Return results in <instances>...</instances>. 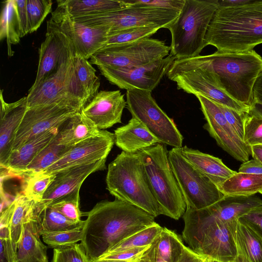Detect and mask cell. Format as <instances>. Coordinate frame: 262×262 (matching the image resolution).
I'll list each match as a JSON object with an SVG mask.
<instances>
[{"instance_id":"6da1fadb","label":"cell","mask_w":262,"mask_h":262,"mask_svg":"<svg viewBox=\"0 0 262 262\" xmlns=\"http://www.w3.org/2000/svg\"><path fill=\"white\" fill-rule=\"evenodd\" d=\"M82 239L90 262H95L123 239L155 223V217L117 199L102 201L84 213Z\"/></svg>"},{"instance_id":"7a4b0ae2","label":"cell","mask_w":262,"mask_h":262,"mask_svg":"<svg viewBox=\"0 0 262 262\" xmlns=\"http://www.w3.org/2000/svg\"><path fill=\"white\" fill-rule=\"evenodd\" d=\"M262 43V1L234 7H218L209 25L205 46L217 52L244 53Z\"/></svg>"},{"instance_id":"3957f363","label":"cell","mask_w":262,"mask_h":262,"mask_svg":"<svg viewBox=\"0 0 262 262\" xmlns=\"http://www.w3.org/2000/svg\"><path fill=\"white\" fill-rule=\"evenodd\" d=\"M182 217L184 227L182 238L190 249L215 262H234L238 222L224 223L210 216L204 209L188 207Z\"/></svg>"},{"instance_id":"277c9868","label":"cell","mask_w":262,"mask_h":262,"mask_svg":"<svg viewBox=\"0 0 262 262\" xmlns=\"http://www.w3.org/2000/svg\"><path fill=\"white\" fill-rule=\"evenodd\" d=\"M201 57L219 86L232 99L251 108L253 88L262 72V57L253 50L244 53L216 51Z\"/></svg>"},{"instance_id":"5b68a950","label":"cell","mask_w":262,"mask_h":262,"mask_svg":"<svg viewBox=\"0 0 262 262\" xmlns=\"http://www.w3.org/2000/svg\"><path fill=\"white\" fill-rule=\"evenodd\" d=\"M106 188L116 199L134 205L155 217L162 215L149 186L141 151H122L108 166Z\"/></svg>"},{"instance_id":"8992f818","label":"cell","mask_w":262,"mask_h":262,"mask_svg":"<svg viewBox=\"0 0 262 262\" xmlns=\"http://www.w3.org/2000/svg\"><path fill=\"white\" fill-rule=\"evenodd\" d=\"M218 5V0H185L178 17L166 28L171 36L170 54L176 59L200 55Z\"/></svg>"},{"instance_id":"52a82bcc","label":"cell","mask_w":262,"mask_h":262,"mask_svg":"<svg viewBox=\"0 0 262 262\" xmlns=\"http://www.w3.org/2000/svg\"><path fill=\"white\" fill-rule=\"evenodd\" d=\"M140 151L149 186L162 215L179 220L186 204L170 166L166 145L157 143Z\"/></svg>"},{"instance_id":"ba28073f","label":"cell","mask_w":262,"mask_h":262,"mask_svg":"<svg viewBox=\"0 0 262 262\" xmlns=\"http://www.w3.org/2000/svg\"><path fill=\"white\" fill-rule=\"evenodd\" d=\"M178 88L195 96L203 95L214 102L239 112L249 113L250 108L230 97L219 85L208 66L201 57L176 59L167 73Z\"/></svg>"},{"instance_id":"9c48e42d","label":"cell","mask_w":262,"mask_h":262,"mask_svg":"<svg viewBox=\"0 0 262 262\" xmlns=\"http://www.w3.org/2000/svg\"><path fill=\"white\" fill-rule=\"evenodd\" d=\"M74 56L63 62L57 71L41 83L29 89L27 96V107L64 103L81 112L86 103L77 77Z\"/></svg>"},{"instance_id":"30bf717a","label":"cell","mask_w":262,"mask_h":262,"mask_svg":"<svg viewBox=\"0 0 262 262\" xmlns=\"http://www.w3.org/2000/svg\"><path fill=\"white\" fill-rule=\"evenodd\" d=\"M168 157L186 207L204 209L224 197L213 182L183 157L181 148L173 147Z\"/></svg>"},{"instance_id":"8fae6325","label":"cell","mask_w":262,"mask_h":262,"mask_svg":"<svg viewBox=\"0 0 262 262\" xmlns=\"http://www.w3.org/2000/svg\"><path fill=\"white\" fill-rule=\"evenodd\" d=\"M170 47L158 39L146 38L134 42L104 46L90 58L97 66L130 69L167 56Z\"/></svg>"},{"instance_id":"7c38bea8","label":"cell","mask_w":262,"mask_h":262,"mask_svg":"<svg viewBox=\"0 0 262 262\" xmlns=\"http://www.w3.org/2000/svg\"><path fill=\"white\" fill-rule=\"evenodd\" d=\"M180 12L135 6H125L105 13L72 17L85 26H106L110 31L140 26H157L167 28L178 17Z\"/></svg>"},{"instance_id":"4fadbf2b","label":"cell","mask_w":262,"mask_h":262,"mask_svg":"<svg viewBox=\"0 0 262 262\" xmlns=\"http://www.w3.org/2000/svg\"><path fill=\"white\" fill-rule=\"evenodd\" d=\"M151 92L138 89L126 91L127 107L161 143L181 148L183 137L173 120L159 107Z\"/></svg>"},{"instance_id":"5bb4252c","label":"cell","mask_w":262,"mask_h":262,"mask_svg":"<svg viewBox=\"0 0 262 262\" xmlns=\"http://www.w3.org/2000/svg\"><path fill=\"white\" fill-rule=\"evenodd\" d=\"M176 59L170 54L164 58L130 69L97 67L110 83L120 89H138L151 92L167 73Z\"/></svg>"},{"instance_id":"9a60e30c","label":"cell","mask_w":262,"mask_h":262,"mask_svg":"<svg viewBox=\"0 0 262 262\" xmlns=\"http://www.w3.org/2000/svg\"><path fill=\"white\" fill-rule=\"evenodd\" d=\"M79 112L64 103L27 107L16 133L12 150L34 137L59 126Z\"/></svg>"},{"instance_id":"2e32d148","label":"cell","mask_w":262,"mask_h":262,"mask_svg":"<svg viewBox=\"0 0 262 262\" xmlns=\"http://www.w3.org/2000/svg\"><path fill=\"white\" fill-rule=\"evenodd\" d=\"M206 123L204 128L217 145L240 162L249 160L251 148L242 141L228 123L218 105L203 95H197Z\"/></svg>"},{"instance_id":"e0dca14e","label":"cell","mask_w":262,"mask_h":262,"mask_svg":"<svg viewBox=\"0 0 262 262\" xmlns=\"http://www.w3.org/2000/svg\"><path fill=\"white\" fill-rule=\"evenodd\" d=\"M50 19L68 37L75 54L88 60L104 46L111 30L106 26L91 27L79 23L59 5Z\"/></svg>"},{"instance_id":"ac0fdd59","label":"cell","mask_w":262,"mask_h":262,"mask_svg":"<svg viewBox=\"0 0 262 262\" xmlns=\"http://www.w3.org/2000/svg\"><path fill=\"white\" fill-rule=\"evenodd\" d=\"M75 54L68 37L50 19L46 38L39 49V62L33 89L55 72L60 65Z\"/></svg>"},{"instance_id":"d6986e66","label":"cell","mask_w":262,"mask_h":262,"mask_svg":"<svg viewBox=\"0 0 262 262\" xmlns=\"http://www.w3.org/2000/svg\"><path fill=\"white\" fill-rule=\"evenodd\" d=\"M115 142L114 133L101 130L97 135L72 146L60 159L43 171L56 173L77 165L106 160Z\"/></svg>"},{"instance_id":"ffe728a7","label":"cell","mask_w":262,"mask_h":262,"mask_svg":"<svg viewBox=\"0 0 262 262\" xmlns=\"http://www.w3.org/2000/svg\"><path fill=\"white\" fill-rule=\"evenodd\" d=\"M124 95L119 90L101 91L81 111L99 130L121 123L124 108L127 105Z\"/></svg>"},{"instance_id":"44dd1931","label":"cell","mask_w":262,"mask_h":262,"mask_svg":"<svg viewBox=\"0 0 262 262\" xmlns=\"http://www.w3.org/2000/svg\"><path fill=\"white\" fill-rule=\"evenodd\" d=\"M106 160L84 164L56 173V177L49 186L40 202L47 207L53 201L80 188L89 176L106 168Z\"/></svg>"},{"instance_id":"7402d4cb","label":"cell","mask_w":262,"mask_h":262,"mask_svg":"<svg viewBox=\"0 0 262 262\" xmlns=\"http://www.w3.org/2000/svg\"><path fill=\"white\" fill-rule=\"evenodd\" d=\"M1 91L0 166L4 167L12 151L17 130L27 108V96L6 102Z\"/></svg>"},{"instance_id":"603a6c76","label":"cell","mask_w":262,"mask_h":262,"mask_svg":"<svg viewBox=\"0 0 262 262\" xmlns=\"http://www.w3.org/2000/svg\"><path fill=\"white\" fill-rule=\"evenodd\" d=\"M42 212L35 205L32 213L24 223L17 244V262H48L47 247L40 238Z\"/></svg>"},{"instance_id":"cb8c5ba5","label":"cell","mask_w":262,"mask_h":262,"mask_svg":"<svg viewBox=\"0 0 262 262\" xmlns=\"http://www.w3.org/2000/svg\"><path fill=\"white\" fill-rule=\"evenodd\" d=\"M114 135L116 146L128 153H135L161 143L143 123L134 117L116 129Z\"/></svg>"},{"instance_id":"d4e9b609","label":"cell","mask_w":262,"mask_h":262,"mask_svg":"<svg viewBox=\"0 0 262 262\" xmlns=\"http://www.w3.org/2000/svg\"><path fill=\"white\" fill-rule=\"evenodd\" d=\"M60 126L34 137L12 150L5 166L1 168L25 173L30 164L57 134Z\"/></svg>"},{"instance_id":"484cf974","label":"cell","mask_w":262,"mask_h":262,"mask_svg":"<svg viewBox=\"0 0 262 262\" xmlns=\"http://www.w3.org/2000/svg\"><path fill=\"white\" fill-rule=\"evenodd\" d=\"M181 150L183 157L217 187L236 172L228 167L219 158L187 146H183Z\"/></svg>"},{"instance_id":"4316f807","label":"cell","mask_w":262,"mask_h":262,"mask_svg":"<svg viewBox=\"0 0 262 262\" xmlns=\"http://www.w3.org/2000/svg\"><path fill=\"white\" fill-rule=\"evenodd\" d=\"M100 130L79 112L60 126L57 137L60 144L72 146L97 135Z\"/></svg>"},{"instance_id":"83f0119b","label":"cell","mask_w":262,"mask_h":262,"mask_svg":"<svg viewBox=\"0 0 262 262\" xmlns=\"http://www.w3.org/2000/svg\"><path fill=\"white\" fill-rule=\"evenodd\" d=\"M218 188L226 196H250L262 190V174H253L236 172Z\"/></svg>"},{"instance_id":"f1b7e54d","label":"cell","mask_w":262,"mask_h":262,"mask_svg":"<svg viewBox=\"0 0 262 262\" xmlns=\"http://www.w3.org/2000/svg\"><path fill=\"white\" fill-rule=\"evenodd\" d=\"M57 3L71 17L105 13L125 7L122 0H58Z\"/></svg>"},{"instance_id":"f546056e","label":"cell","mask_w":262,"mask_h":262,"mask_svg":"<svg viewBox=\"0 0 262 262\" xmlns=\"http://www.w3.org/2000/svg\"><path fill=\"white\" fill-rule=\"evenodd\" d=\"M3 3L0 19V40L6 39L8 55L11 57L14 53L11 46L18 44L22 38L20 26L15 1L8 0Z\"/></svg>"},{"instance_id":"4dcf8cb0","label":"cell","mask_w":262,"mask_h":262,"mask_svg":"<svg viewBox=\"0 0 262 262\" xmlns=\"http://www.w3.org/2000/svg\"><path fill=\"white\" fill-rule=\"evenodd\" d=\"M236 244L242 248L250 262H262V238L252 227L239 219Z\"/></svg>"},{"instance_id":"1f68e13d","label":"cell","mask_w":262,"mask_h":262,"mask_svg":"<svg viewBox=\"0 0 262 262\" xmlns=\"http://www.w3.org/2000/svg\"><path fill=\"white\" fill-rule=\"evenodd\" d=\"M186 246L174 231L163 227L155 241V255L167 262H177Z\"/></svg>"},{"instance_id":"d6a6232c","label":"cell","mask_w":262,"mask_h":262,"mask_svg":"<svg viewBox=\"0 0 262 262\" xmlns=\"http://www.w3.org/2000/svg\"><path fill=\"white\" fill-rule=\"evenodd\" d=\"M74 62L77 77L84 94L86 104L98 93L100 82L96 70L88 59L76 54Z\"/></svg>"},{"instance_id":"836d02e7","label":"cell","mask_w":262,"mask_h":262,"mask_svg":"<svg viewBox=\"0 0 262 262\" xmlns=\"http://www.w3.org/2000/svg\"><path fill=\"white\" fill-rule=\"evenodd\" d=\"M71 147L60 144L57 134L30 164L25 173L28 174L43 171L60 159Z\"/></svg>"},{"instance_id":"e575fe53","label":"cell","mask_w":262,"mask_h":262,"mask_svg":"<svg viewBox=\"0 0 262 262\" xmlns=\"http://www.w3.org/2000/svg\"><path fill=\"white\" fill-rule=\"evenodd\" d=\"M15 206L11 224V238L14 249L17 251V244L20 239L24 223L33 212L36 203L24 194L15 199Z\"/></svg>"},{"instance_id":"d590c367","label":"cell","mask_w":262,"mask_h":262,"mask_svg":"<svg viewBox=\"0 0 262 262\" xmlns=\"http://www.w3.org/2000/svg\"><path fill=\"white\" fill-rule=\"evenodd\" d=\"M162 229V227L155 222L151 225L123 239L111 248L106 254L128 249L150 246L157 239Z\"/></svg>"},{"instance_id":"8d00e7d4","label":"cell","mask_w":262,"mask_h":262,"mask_svg":"<svg viewBox=\"0 0 262 262\" xmlns=\"http://www.w3.org/2000/svg\"><path fill=\"white\" fill-rule=\"evenodd\" d=\"M160 29L157 26H140L110 31L104 46L130 43L149 38Z\"/></svg>"},{"instance_id":"74e56055","label":"cell","mask_w":262,"mask_h":262,"mask_svg":"<svg viewBox=\"0 0 262 262\" xmlns=\"http://www.w3.org/2000/svg\"><path fill=\"white\" fill-rule=\"evenodd\" d=\"M73 221L55 209L47 206L41 215L40 231L44 232H57L72 229L84 224Z\"/></svg>"},{"instance_id":"f35d334b","label":"cell","mask_w":262,"mask_h":262,"mask_svg":"<svg viewBox=\"0 0 262 262\" xmlns=\"http://www.w3.org/2000/svg\"><path fill=\"white\" fill-rule=\"evenodd\" d=\"M28 175L24 194L36 202H40L54 180L56 174L41 171Z\"/></svg>"},{"instance_id":"ab89813d","label":"cell","mask_w":262,"mask_h":262,"mask_svg":"<svg viewBox=\"0 0 262 262\" xmlns=\"http://www.w3.org/2000/svg\"><path fill=\"white\" fill-rule=\"evenodd\" d=\"M48 206L55 209L73 221L79 222L82 221L81 220L82 213L79 209V190L53 201Z\"/></svg>"},{"instance_id":"60d3db41","label":"cell","mask_w":262,"mask_h":262,"mask_svg":"<svg viewBox=\"0 0 262 262\" xmlns=\"http://www.w3.org/2000/svg\"><path fill=\"white\" fill-rule=\"evenodd\" d=\"M83 225L67 230L44 232L41 237L43 242L53 249L72 245L81 242Z\"/></svg>"},{"instance_id":"b9f144b4","label":"cell","mask_w":262,"mask_h":262,"mask_svg":"<svg viewBox=\"0 0 262 262\" xmlns=\"http://www.w3.org/2000/svg\"><path fill=\"white\" fill-rule=\"evenodd\" d=\"M51 0H27V10L29 33L36 31L51 12Z\"/></svg>"},{"instance_id":"7bdbcfd3","label":"cell","mask_w":262,"mask_h":262,"mask_svg":"<svg viewBox=\"0 0 262 262\" xmlns=\"http://www.w3.org/2000/svg\"><path fill=\"white\" fill-rule=\"evenodd\" d=\"M244 142L250 147L262 145V117L251 111L245 121Z\"/></svg>"},{"instance_id":"ee69618b","label":"cell","mask_w":262,"mask_h":262,"mask_svg":"<svg viewBox=\"0 0 262 262\" xmlns=\"http://www.w3.org/2000/svg\"><path fill=\"white\" fill-rule=\"evenodd\" d=\"M51 262H90L80 244L53 249Z\"/></svg>"},{"instance_id":"f6af8a7d","label":"cell","mask_w":262,"mask_h":262,"mask_svg":"<svg viewBox=\"0 0 262 262\" xmlns=\"http://www.w3.org/2000/svg\"><path fill=\"white\" fill-rule=\"evenodd\" d=\"M125 6H135L151 7L180 12L185 0H127L122 1Z\"/></svg>"},{"instance_id":"bcb514c9","label":"cell","mask_w":262,"mask_h":262,"mask_svg":"<svg viewBox=\"0 0 262 262\" xmlns=\"http://www.w3.org/2000/svg\"><path fill=\"white\" fill-rule=\"evenodd\" d=\"M216 104L237 135L244 142L245 121L249 112H239L222 104Z\"/></svg>"},{"instance_id":"7dc6e473","label":"cell","mask_w":262,"mask_h":262,"mask_svg":"<svg viewBox=\"0 0 262 262\" xmlns=\"http://www.w3.org/2000/svg\"><path fill=\"white\" fill-rule=\"evenodd\" d=\"M150 246L128 249L117 252L106 254L101 257L98 260H115L133 262L141 256Z\"/></svg>"},{"instance_id":"c3c4849f","label":"cell","mask_w":262,"mask_h":262,"mask_svg":"<svg viewBox=\"0 0 262 262\" xmlns=\"http://www.w3.org/2000/svg\"><path fill=\"white\" fill-rule=\"evenodd\" d=\"M239 219L252 227L262 238V204L252 208Z\"/></svg>"},{"instance_id":"681fc988","label":"cell","mask_w":262,"mask_h":262,"mask_svg":"<svg viewBox=\"0 0 262 262\" xmlns=\"http://www.w3.org/2000/svg\"><path fill=\"white\" fill-rule=\"evenodd\" d=\"M15 201H14L6 209L1 212L0 217V238L11 239V224L14 211Z\"/></svg>"},{"instance_id":"f907efd6","label":"cell","mask_w":262,"mask_h":262,"mask_svg":"<svg viewBox=\"0 0 262 262\" xmlns=\"http://www.w3.org/2000/svg\"><path fill=\"white\" fill-rule=\"evenodd\" d=\"M20 23L22 37L29 33V27L27 10V0H15Z\"/></svg>"},{"instance_id":"816d5d0a","label":"cell","mask_w":262,"mask_h":262,"mask_svg":"<svg viewBox=\"0 0 262 262\" xmlns=\"http://www.w3.org/2000/svg\"><path fill=\"white\" fill-rule=\"evenodd\" d=\"M250 110L262 112V72L257 78L253 88V105Z\"/></svg>"},{"instance_id":"f5cc1de1","label":"cell","mask_w":262,"mask_h":262,"mask_svg":"<svg viewBox=\"0 0 262 262\" xmlns=\"http://www.w3.org/2000/svg\"><path fill=\"white\" fill-rule=\"evenodd\" d=\"M238 172L253 174H262V164L253 159L243 162L241 165Z\"/></svg>"},{"instance_id":"db71d44e","label":"cell","mask_w":262,"mask_h":262,"mask_svg":"<svg viewBox=\"0 0 262 262\" xmlns=\"http://www.w3.org/2000/svg\"><path fill=\"white\" fill-rule=\"evenodd\" d=\"M206 257L194 252L188 246H186L177 262H202Z\"/></svg>"},{"instance_id":"11a10c76","label":"cell","mask_w":262,"mask_h":262,"mask_svg":"<svg viewBox=\"0 0 262 262\" xmlns=\"http://www.w3.org/2000/svg\"><path fill=\"white\" fill-rule=\"evenodd\" d=\"M155 241L150 247L141 256L135 260L134 262H154Z\"/></svg>"},{"instance_id":"9f6ffc18","label":"cell","mask_w":262,"mask_h":262,"mask_svg":"<svg viewBox=\"0 0 262 262\" xmlns=\"http://www.w3.org/2000/svg\"><path fill=\"white\" fill-rule=\"evenodd\" d=\"M252 0H224L219 1L218 7H234L244 5L251 2Z\"/></svg>"},{"instance_id":"6f0895ef","label":"cell","mask_w":262,"mask_h":262,"mask_svg":"<svg viewBox=\"0 0 262 262\" xmlns=\"http://www.w3.org/2000/svg\"><path fill=\"white\" fill-rule=\"evenodd\" d=\"M251 156L254 159L262 164V145H254L250 147Z\"/></svg>"},{"instance_id":"680465c9","label":"cell","mask_w":262,"mask_h":262,"mask_svg":"<svg viewBox=\"0 0 262 262\" xmlns=\"http://www.w3.org/2000/svg\"><path fill=\"white\" fill-rule=\"evenodd\" d=\"M237 256L234 262H250L242 248L236 244Z\"/></svg>"},{"instance_id":"91938a15","label":"cell","mask_w":262,"mask_h":262,"mask_svg":"<svg viewBox=\"0 0 262 262\" xmlns=\"http://www.w3.org/2000/svg\"><path fill=\"white\" fill-rule=\"evenodd\" d=\"M95 262H130L127 261H123V260H97ZM134 262V261H133Z\"/></svg>"},{"instance_id":"94428289","label":"cell","mask_w":262,"mask_h":262,"mask_svg":"<svg viewBox=\"0 0 262 262\" xmlns=\"http://www.w3.org/2000/svg\"><path fill=\"white\" fill-rule=\"evenodd\" d=\"M154 262H167L165 260H163V259L155 255V259H154Z\"/></svg>"},{"instance_id":"6125c7cd","label":"cell","mask_w":262,"mask_h":262,"mask_svg":"<svg viewBox=\"0 0 262 262\" xmlns=\"http://www.w3.org/2000/svg\"><path fill=\"white\" fill-rule=\"evenodd\" d=\"M202 262H215L213 259L209 258V257H205L204 260Z\"/></svg>"},{"instance_id":"be15d7a7","label":"cell","mask_w":262,"mask_h":262,"mask_svg":"<svg viewBox=\"0 0 262 262\" xmlns=\"http://www.w3.org/2000/svg\"><path fill=\"white\" fill-rule=\"evenodd\" d=\"M250 111L262 117V112H256L252 110H250Z\"/></svg>"},{"instance_id":"e7e4bbea","label":"cell","mask_w":262,"mask_h":262,"mask_svg":"<svg viewBox=\"0 0 262 262\" xmlns=\"http://www.w3.org/2000/svg\"><path fill=\"white\" fill-rule=\"evenodd\" d=\"M259 193H260V194H262V190H260V192H259Z\"/></svg>"}]
</instances>
